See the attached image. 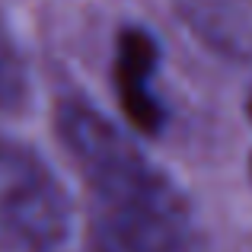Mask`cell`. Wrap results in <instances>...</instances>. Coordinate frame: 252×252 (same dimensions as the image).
I'll list each match as a JSON object with an SVG mask.
<instances>
[{
  "label": "cell",
  "instance_id": "1",
  "mask_svg": "<svg viewBox=\"0 0 252 252\" xmlns=\"http://www.w3.org/2000/svg\"><path fill=\"white\" fill-rule=\"evenodd\" d=\"M55 128L102 204L118 252H195V214L176 182L83 99H64Z\"/></svg>",
  "mask_w": 252,
  "mask_h": 252
},
{
  "label": "cell",
  "instance_id": "2",
  "mask_svg": "<svg viewBox=\"0 0 252 252\" xmlns=\"http://www.w3.org/2000/svg\"><path fill=\"white\" fill-rule=\"evenodd\" d=\"M74 227L67 189L26 144L0 141V252H55Z\"/></svg>",
  "mask_w": 252,
  "mask_h": 252
},
{
  "label": "cell",
  "instance_id": "3",
  "mask_svg": "<svg viewBox=\"0 0 252 252\" xmlns=\"http://www.w3.org/2000/svg\"><path fill=\"white\" fill-rule=\"evenodd\" d=\"M160 70V45L150 29L125 26L115 35V58H112V83L125 118L141 134H160L166 125V105L157 90Z\"/></svg>",
  "mask_w": 252,
  "mask_h": 252
},
{
  "label": "cell",
  "instance_id": "4",
  "mask_svg": "<svg viewBox=\"0 0 252 252\" xmlns=\"http://www.w3.org/2000/svg\"><path fill=\"white\" fill-rule=\"evenodd\" d=\"M29 99V74L13 32L0 19V112H16Z\"/></svg>",
  "mask_w": 252,
  "mask_h": 252
},
{
  "label": "cell",
  "instance_id": "5",
  "mask_svg": "<svg viewBox=\"0 0 252 252\" xmlns=\"http://www.w3.org/2000/svg\"><path fill=\"white\" fill-rule=\"evenodd\" d=\"M246 109H249V118H252V93H249V102H246Z\"/></svg>",
  "mask_w": 252,
  "mask_h": 252
},
{
  "label": "cell",
  "instance_id": "6",
  "mask_svg": "<svg viewBox=\"0 0 252 252\" xmlns=\"http://www.w3.org/2000/svg\"><path fill=\"white\" fill-rule=\"evenodd\" d=\"M249 172H252V166H249Z\"/></svg>",
  "mask_w": 252,
  "mask_h": 252
}]
</instances>
